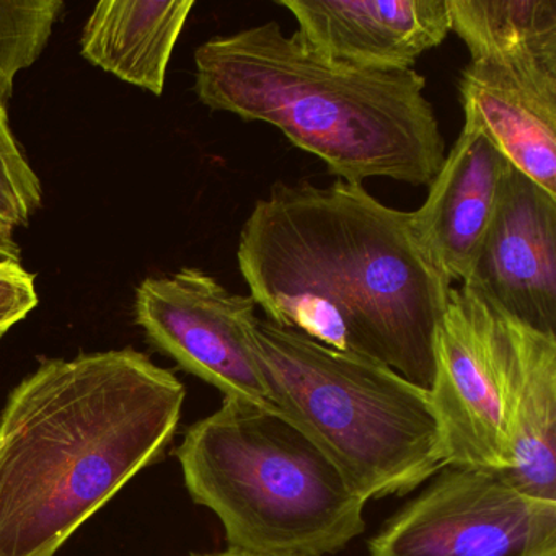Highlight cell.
<instances>
[{
	"label": "cell",
	"mask_w": 556,
	"mask_h": 556,
	"mask_svg": "<svg viewBox=\"0 0 556 556\" xmlns=\"http://www.w3.org/2000/svg\"><path fill=\"white\" fill-rule=\"evenodd\" d=\"M509 468L501 477L527 496L556 503V334L526 325L507 399Z\"/></svg>",
	"instance_id": "cell-13"
},
{
	"label": "cell",
	"mask_w": 556,
	"mask_h": 556,
	"mask_svg": "<svg viewBox=\"0 0 556 556\" xmlns=\"http://www.w3.org/2000/svg\"><path fill=\"white\" fill-rule=\"evenodd\" d=\"M22 250L15 240L14 227L0 223V258L21 262Z\"/></svg>",
	"instance_id": "cell-17"
},
{
	"label": "cell",
	"mask_w": 556,
	"mask_h": 556,
	"mask_svg": "<svg viewBox=\"0 0 556 556\" xmlns=\"http://www.w3.org/2000/svg\"><path fill=\"white\" fill-rule=\"evenodd\" d=\"M193 0H103L80 37V53L123 83L161 97Z\"/></svg>",
	"instance_id": "cell-14"
},
{
	"label": "cell",
	"mask_w": 556,
	"mask_h": 556,
	"mask_svg": "<svg viewBox=\"0 0 556 556\" xmlns=\"http://www.w3.org/2000/svg\"><path fill=\"white\" fill-rule=\"evenodd\" d=\"M38 302L35 275L18 262L0 260V337L24 320Z\"/></svg>",
	"instance_id": "cell-16"
},
{
	"label": "cell",
	"mask_w": 556,
	"mask_h": 556,
	"mask_svg": "<svg viewBox=\"0 0 556 556\" xmlns=\"http://www.w3.org/2000/svg\"><path fill=\"white\" fill-rule=\"evenodd\" d=\"M526 325L468 286L448 289L428 389L445 465L509 468L507 399Z\"/></svg>",
	"instance_id": "cell-7"
},
{
	"label": "cell",
	"mask_w": 556,
	"mask_h": 556,
	"mask_svg": "<svg viewBox=\"0 0 556 556\" xmlns=\"http://www.w3.org/2000/svg\"><path fill=\"white\" fill-rule=\"evenodd\" d=\"M470 53L462 109L514 167L556 197V0H447Z\"/></svg>",
	"instance_id": "cell-6"
},
{
	"label": "cell",
	"mask_w": 556,
	"mask_h": 556,
	"mask_svg": "<svg viewBox=\"0 0 556 556\" xmlns=\"http://www.w3.org/2000/svg\"><path fill=\"white\" fill-rule=\"evenodd\" d=\"M464 285L517 320L556 334V197L513 164Z\"/></svg>",
	"instance_id": "cell-10"
},
{
	"label": "cell",
	"mask_w": 556,
	"mask_h": 556,
	"mask_svg": "<svg viewBox=\"0 0 556 556\" xmlns=\"http://www.w3.org/2000/svg\"><path fill=\"white\" fill-rule=\"evenodd\" d=\"M253 350L269 403L364 500L409 493L444 467L428 390L367 357L258 318Z\"/></svg>",
	"instance_id": "cell-5"
},
{
	"label": "cell",
	"mask_w": 556,
	"mask_h": 556,
	"mask_svg": "<svg viewBox=\"0 0 556 556\" xmlns=\"http://www.w3.org/2000/svg\"><path fill=\"white\" fill-rule=\"evenodd\" d=\"M302 47L357 70L396 73L451 34L447 0H278Z\"/></svg>",
	"instance_id": "cell-11"
},
{
	"label": "cell",
	"mask_w": 556,
	"mask_h": 556,
	"mask_svg": "<svg viewBox=\"0 0 556 556\" xmlns=\"http://www.w3.org/2000/svg\"><path fill=\"white\" fill-rule=\"evenodd\" d=\"M237 263L265 320L383 364L428 390L451 282L412 211L363 185H273L240 232Z\"/></svg>",
	"instance_id": "cell-1"
},
{
	"label": "cell",
	"mask_w": 556,
	"mask_h": 556,
	"mask_svg": "<svg viewBox=\"0 0 556 556\" xmlns=\"http://www.w3.org/2000/svg\"><path fill=\"white\" fill-rule=\"evenodd\" d=\"M184 383L141 351L47 359L0 415V556H54L164 455Z\"/></svg>",
	"instance_id": "cell-2"
},
{
	"label": "cell",
	"mask_w": 556,
	"mask_h": 556,
	"mask_svg": "<svg viewBox=\"0 0 556 556\" xmlns=\"http://www.w3.org/2000/svg\"><path fill=\"white\" fill-rule=\"evenodd\" d=\"M136 321L152 346L224 393L271 406L253 350L256 304L197 268L148 278L136 289ZM273 408V406H271Z\"/></svg>",
	"instance_id": "cell-9"
},
{
	"label": "cell",
	"mask_w": 556,
	"mask_h": 556,
	"mask_svg": "<svg viewBox=\"0 0 556 556\" xmlns=\"http://www.w3.org/2000/svg\"><path fill=\"white\" fill-rule=\"evenodd\" d=\"M41 204L40 178L12 132L8 106L0 105V223L27 227Z\"/></svg>",
	"instance_id": "cell-15"
},
{
	"label": "cell",
	"mask_w": 556,
	"mask_h": 556,
	"mask_svg": "<svg viewBox=\"0 0 556 556\" xmlns=\"http://www.w3.org/2000/svg\"><path fill=\"white\" fill-rule=\"evenodd\" d=\"M193 556H256V555H249V553L236 552V549L227 548L226 552L194 553Z\"/></svg>",
	"instance_id": "cell-18"
},
{
	"label": "cell",
	"mask_w": 556,
	"mask_h": 556,
	"mask_svg": "<svg viewBox=\"0 0 556 556\" xmlns=\"http://www.w3.org/2000/svg\"><path fill=\"white\" fill-rule=\"evenodd\" d=\"M369 556H556V503L500 471L444 465L370 540Z\"/></svg>",
	"instance_id": "cell-8"
},
{
	"label": "cell",
	"mask_w": 556,
	"mask_h": 556,
	"mask_svg": "<svg viewBox=\"0 0 556 556\" xmlns=\"http://www.w3.org/2000/svg\"><path fill=\"white\" fill-rule=\"evenodd\" d=\"M194 67L204 106L275 126L338 180L429 187L444 162V136L415 70L380 73L325 60L275 21L204 41Z\"/></svg>",
	"instance_id": "cell-3"
},
{
	"label": "cell",
	"mask_w": 556,
	"mask_h": 556,
	"mask_svg": "<svg viewBox=\"0 0 556 556\" xmlns=\"http://www.w3.org/2000/svg\"><path fill=\"white\" fill-rule=\"evenodd\" d=\"M465 122L452 151L413 213L416 236L451 285L467 281L490 227L510 162L473 116Z\"/></svg>",
	"instance_id": "cell-12"
},
{
	"label": "cell",
	"mask_w": 556,
	"mask_h": 556,
	"mask_svg": "<svg viewBox=\"0 0 556 556\" xmlns=\"http://www.w3.org/2000/svg\"><path fill=\"white\" fill-rule=\"evenodd\" d=\"M177 457L188 493L216 514L236 552L333 555L366 529L367 501L271 406L224 399L188 428Z\"/></svg>",
	"instance_id": "cell-4"
}]
</instances>
